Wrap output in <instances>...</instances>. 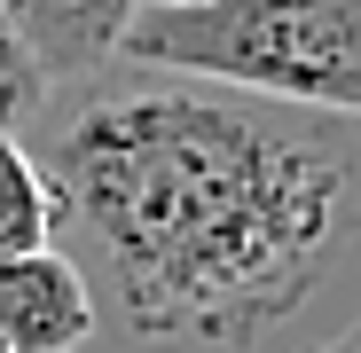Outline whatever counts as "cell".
Here are the masks:
<instances>
[{"label": "cell", "instance_id": "cell-7", "mask_svg": "<svg viewBox=\"0 0 361 353\" xmlns=\"http://www.w3.org/2000/svg\"><path fill=\"white\" fill-rule=\"evenodd\" d=\"M307 353H361V322H353V330H338V337H322V345H307Z\"/></svg>", "mask_w": 361, "mask_h": 353}, {"label": "cell", "instance_id": "cell-2", "mask_svg": "<svg viewBox=\"0 0 361 353\" xmlns=\"http://www.w3.org/2000/svg\"><path fill=\"white\" fill-rule=\"evenodd\" d=\"M118 63L314 118H361V0H142Z\"/></svg>", "mask_w": 361, "mask_h": 353}, {"label": "cell", "instance_id": "cell-1", "mask_svg": "<svg viewBox=\"0 0 361 353\" xmlns=\"http://www.w3.org/2000/svg\"><path fill=\"white\" fill-rule=\"evenodd\" d=\"M55 235L149 353H252L338 267L361 173L338 118L204 79H102L47 142Z\"/></svg>", "mask_w": 361, "mask_h": 353}, {"label": "cell", "instance_id": "cell-9", "mask_svg": "<svg viewBox=\"0 0 361 353\" xmlns=\"http://www.w3.org/2000/svg\"><path fill=\"white\" fill-rule=\"evenodd\" d=\"M0 353H8V345H0Z\"/></svg>", "mask_w": 361, "mask_h": 353}, {"label": "cell", "instance_id": "cell-4", "mask_svg": "<svg viewBox=\"0 0 361 353\" xmlns=\"http://www.w3.org/2000/svg\"><path fill=\"white\" fill-rule=\"evenodd\" d=\"M0 16L16 24V39L39 55L47 79H102L142 0H0Z\"/></svg>", "mask_w": 361, "mask_h": 353}, {"label": "cell", "instance_id": "cell-3", "mask_svg": "<svg viewBox=\"0 0 361 353\" xmlns=\"http://www.w3.org/2000/svg\"><path fill=\"white\" fill-rule=\"evenodd\" d=\"M102 306L94 283L79 275V259L63 244L0 259V345L8 353H79L94 337Z\"/></svg>", "mask_w": 361, "mask_h": 353}, {"label": "cell", "instance_id": "cell-6", "mask_svg": "<svg viewBox=\"0 0 361 353\" xmlns=\"http://www.w3.org/2000/svg\"><path fill=\"white\" fill-rule=\"evenodd\" d=\"M47 94H55V79L39 71V55L16 39V24L0 16V134H16V126H32V118H47Z\"/></svg>", "mask_w": 361, "mask_h": 353}, {"label": "cell", "instance_id": "cell-5", "mask_svg": "<svg viewBox=\"0 0 361 353\" xmlns=\"http://www.w3.org/2000/svg\"><path fill=\"white\" fill-rule=\"evenodd\" d=\"M55 244V189L39 157L0 134V259H24V252H47Z\"/></svg>", "mask_w": 361, "mask_h": 353}, {"label": "cell", "instance_id": "cell-8", "mask_svg": "<svg viewBox=\"0 0 361 353\" xmlns=\"http://www.w3.org/2000/svg\"><path fill=\"white\" fill-rule=\"evenodd\" d=\"M157 8H180V0H157Z\"/></svg>", "mask_w": 361, "mask_h": 353}]
</instances>
